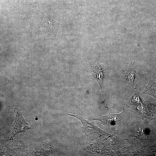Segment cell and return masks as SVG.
Masks as SVG:
<instances>
[{
	"label": "cell",
	"instance_id": "6da1fadb",
	"mask_svg": "<svg viewBox=\"0 0 156 156\" xmlns=\"http://www.w3.org/2000/svg\"><path fill=\"white\" fill-rule=\"evenodd\" d=\"M14 112L15 113L16 118L11 129V137L10 140L13 138L17 134L25 132L30 128L28 126L29 124L26 122L23 117L21 109L18 108H15Z\"/></svg>",
	"mask_w": 156,
	"mask_h": 156
},
{
	"label": "cell",
	"instance_id": "7a4b0ae2",
	"mask_svg": "<svg viewBox=\"0 0 156 156\" xmlns=\"http://www.w3.org/2000/svg\"><path fill=\"white\" fill-rule=\"evenodd\" d=\"M134 61L132 60L129 65H127L122 70L121 78L122 82L130 85L134 89L136 87L134 83L136 72L134 66Z\"/></svg>",
	"mask_w": 156,
	"mask_h": 156
},
{
	"label": "cell",
	"instance_id": "3957f363",
	"mask_svg": "<svg viewBox=\"0 0 156 156\" xmlns=\"http://www.w3.org/2000/svg\"><path fill=\"white\" fill-rule=\"evenodd\" d=\"M125 112L123 109L122 112L120 114H112L109 113L106 116L95 118L94 120L100 121L103 125L107 126L115 125L120 122Z\"/></svg>",
	"mask_w": 156,
	"mask_h": 156
},
{
	"label": "cell",
	"instance_id": "277c9868",
	"mask_svg": "<svg viewBox=\"0 0 156 156\" xmlns=\"http://www.w3.org/2000/svg\"><path fill=\"white\" fill-rule=\"evenodd\" d=\"M90 70L102 89L104 74L106 71V68L100 64H97L91 67Z\"/></svg>",
	"mask_w": 156,
	"mask_h": 156
},
{
	"label": "cell",
	"instance_id": "5b68a950",
	"mask_svg": "<svg viewBox=\"0 0 156 156\" xmlns=\"http://www.w3.org/2000/svg\"><path fill=\"white\" fill-rule=\"evenodd\" d=\"M143 93L151 95L156 98V69L153 70L151 75L148 83Z\"/></svg>",
	"mask_w": 156,
	"mask_h": 156
},
{
	"label": "cell",
	"instance_id": "8992f818",
	"mask_svg": "<svg viewBox=\"0 0 156 156\" xmlns=\"http://www.w3.org/2000/svg\"><path fill=\"white\" fill-rule=\"evenodd\" d=\"M38 119V118H36V120H37Z\"/></svg>",
	"mask_w": 156,
	"mask_h": 156
}]
</instances>
